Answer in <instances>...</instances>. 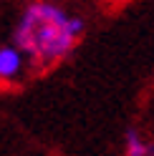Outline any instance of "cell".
Masks as SVG:
<instances>
[{"instance_id": "1", "label": "cell", "mask_w": 154, "mask_h": 156, "mask_svg": "<svg viewBox=\"0 0 154 156\" xmlns=\"http://www.w3.org/2000/svg\"><path fill=\"white\" fill-rule=\"evenodd\" d=\"M86 33V20L53 0H33L13 28V43L33 68H51L66 61Z\"/></svg>"}, {"instance_id": "2", "label": "cell", "mask_w": 154, "mask_h": 156, "mask_svg": "<svg viewBox=\"0 0 154 156\" xmlns=\"http://www.w3.org/2000/svg\"><path fill=\"white\" fill-rule=\"evenodd\" d=\"M28 58L15 43L0 45V83H18L28 71Z\"/></svg>"}, {"instance_id": "3", "label": "cell", "mask_w": 154, "mask_h": 156, "mask_svg": "<svg viewBox=\"0 0 154 156\" xmlns=\"http://www.w3.org/2000/svg\"><path fill=\"white\" fill-rule=\"evenodd\" d=\"M124 156H154V139L139 129H129L124 133Z\"/></svg>"}]
</instances>
